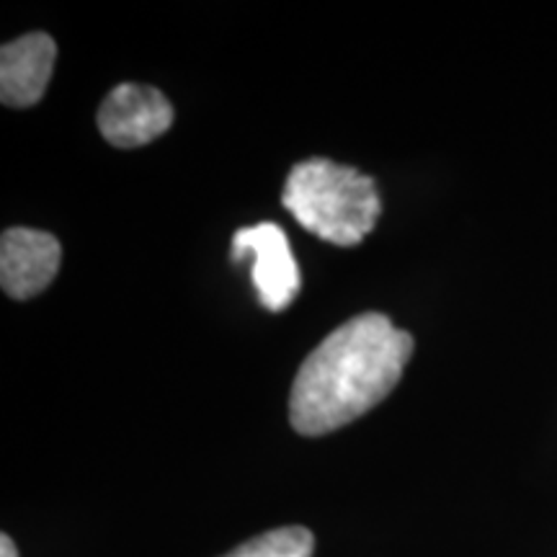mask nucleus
Returning a JSON list of instances; mask_svg holds the SVG:
<instances>
[{
  "label": "nucleus",
  "mask_w": 557,
  "mask_h": 557,
  "mask_svg": "<svg viewBox=\"0 0 557 557\" xmlns=\"http://www.w3.org/2000/svg\"><path fill=\"white\" fill-rule=\"evenodd\" d=\"M58 45L50 34L32 32L0 50V99L11 109H29L50 86Z\"/></svg>",
  "instance_id": "6"
},
{
  "label": "nucleus",
  "mask_w": 557,
  "mask_h": 557,
  "mask_svg": "<svg viewBox=\"0 0 557 557\" xmlns=\"http://www.w3.org/2000/svg\"><path fill=\"white\" fill-rule=\"evenodd\" d=\"M312 549H315V537L310 529L282 527L243 542L225 557H312Z\"/></svg>",
  "instance_id": "7"
},
{
  "label": "nucleus",
  "mask_w": 557,
  "mask_h": 557,
  "mask_svg": "<svg viewBox=\"0 0 557 557\" xmlns=\"http://www.w3.org/2000/svg\"><path fill=\"white\" fill-rule=\"evenodd\" d=\"M62 248L54 235L32 227H11L0 240V284L13 299H32L54 282Z\"/></svg>",
  "instance_id": "5"
},
{
  "label": "nucleus",
  "mask_w": 557,
  "mask_h": 557,
  "mask_svg": "<svg viewBox=\"0 0 557 557\" xmlns=\"http://www.w3.org/2000/svg\"><path fill=\"white\" fill-rule=\"evenodd\" d=\"M413 336L380 312L351 318L320 341L299 367L289 423L302 436H325L372 410L403 377Z\"/></svg>",
  "instance_id": "1"
},
{
  "label": "nucleus",
  "mask_w": 557,
  "mask_h": 557,
  "mask_svg": "<svg viewBox=\"0 0 557 557\" xmlns=\"http://www.w3.org/2000/svg\"><path fill=\"white\" fill-rule=\"evenodd\" d=\"M99 129L114 148L132 150L158 139L173 124L171 101L158 88L122 83L103 99Z\"/></svg>",
  "instance_id": "4"
},
{
  "label": "nucleus",
  "mask_w": 557,
  "mask_h": 557,
  "mask_svg": "<svg viewBox=\"0 0 557 557\" xmlns=\"http://www.w3.org/2000/svg\"><path fill=\"white\" fill-rule=\"evenodd\" d=\"M282 205L308 233L333 246H359L382 214L374 181L329 158L297 163L284 184Z\"/></svg>",
  "instance_id": "2"
},
{
  "label": "nucleus",
  "mask_w": 557,
  "mask_h": 557,
  "mask_svg": "<svg viewBox=\"0 0 557 557\" xmlns=\"http://www.w3.org/2000/svg\"><path fill=\"white\" fill-rule=\"evenodd\" d=\"M0 557H18V549H16V545H13V540L9 537V534H3V537H0Z\"/></svg>",
  "instance_id": "8"
},
{
  "label": "nucleus",
  "mask_w": 557,
  "mask_h": 557,
  "mask_svg": "<svg viewBox=\"0 0 557 557\" xmlns=\"http://www.w3.org/2000/svg\"><path fill=\"white\" fill-rule=\"evenodd\" d=\"M246 256L253 261V287L263 308L271 312L289 308L292 299L299 295L302 278L287 233L276 222H259L238 230L233 235V261H243Z\"/></svg>",
  "instance_id": "3"
}]
</instances>
